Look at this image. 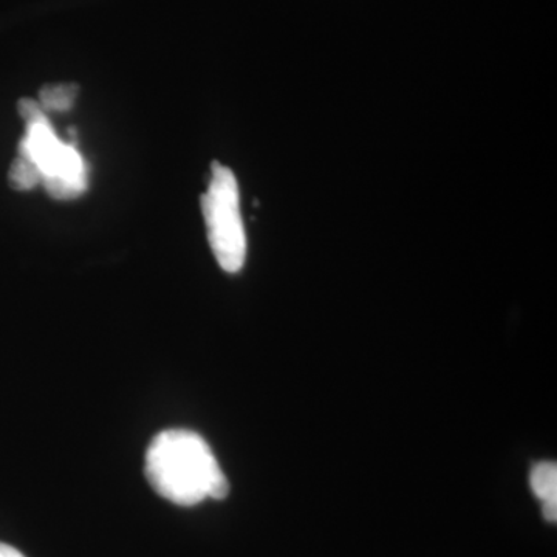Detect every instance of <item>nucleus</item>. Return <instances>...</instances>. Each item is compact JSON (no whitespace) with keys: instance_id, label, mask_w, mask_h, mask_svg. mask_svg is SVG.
<instances>
[{"instance_id":"nucleus-5","label":"nucleus","mask_w":557,"mask_h":557,"mask_svg":"<svg viewBox=\"0 0 557 557\" xmlns=\"http://www.w3.org/2000/svg\"><path fill=\"white\" fill-rule=\"evenodd\" d=\"M9 180L11 188L16 190L33 189L42 182L39 168L36 166L35 161L21 149L17 150L16 160L11 164Z\"/></svg>"},{"instance_id":"nucleus-4","label":"nucleus","mask_w":557,"mask_h":557,"mask_svg":"<svg viewBox=\"0 0 557 557\" xmlns=\"http://www.w3.org/2000/svg\"><path fill=\"white\" fill-rule=\"evenodd\" d=\"M531 487L542 502V511L548 522L557 520V467L555 461H542L531 471Z\"/></svg>"},{"instance_id":"nucleus-3","label":"nucleus","mask_w":557,"mask_h":557,"mask_svg":"<svg viewBox=\"0 0 557 557\" xmlns=\"http://www.w3.org/2000/svg\"><path fill=\"white\" fill-rule=\"evenodd\" d=\"M208 239L219 265L237 273L247 259V236L239 208V186L233 171L212 163L211 183L201 197Z\"/></svg>"},{"instance_id":"nucleus-7","label":"nucleus","mask_w":557,"mask_h":557,"mask_svg":"<svg viewBox=\"0 0 557 557\" xmlns=\"http://www.w3.org/2000/svg\"><path fill=\"white\" fill-rule=\"evenodd\" d=\"M0 557H25L20 549L11 547L9 544L0 542Z\"/></svg>"},{"instance_id":"nucleus-6","label":"nucleus","mask_w":557,"mask_h":557,"mask_svg":"<svg viewBox=\"0 0 557 557\" xmlns=\"http://www.w3.org/2000/svg\"><path fill=\"white\" fill-rule=\"evenodd\" d=\"M78 95L76 84H57V86H46L39 94V106L42 110H67L72 108Z\"/></svg>"},{"instance_id":"nucleus-1","label":"nucleus","mask_w":557,"mask_h":557,"mask_svg":"<svg viewBox=\"0 0 557 557\" xmlns=\"http://www.w3.org/2000/svg\"><path fill=\"white\" fill-rule=\"evenodd\" d=\"M146 479L160 497L180 507L228 496V479L203 438L188 429H168L150 442Z\"/></svg>"},{"instance_id":"nucleus-2","label":"nucleus","mask_w":557,"mask_h":557,"mask_svg":"<svg viewBox=\"0 0 557 557\" xmlns=\"http://www.w3.org/2000/svg\"><path fill=\"white\" fill-rule=\"evenodd\" d=\"M17 109L27 126L20 149L39 168L40 183L53 199H75L87 188V168L83 157L78 150L57 138L39 102L24 98Z\"/></svg>"}]
</instances>
